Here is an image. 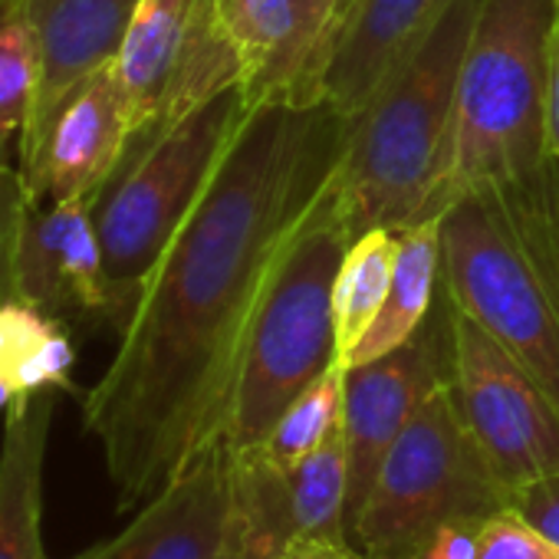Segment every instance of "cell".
<instances>
[{
	"instance_id": "1",
	"label": "cell",
	"mask_w": 559,
	"mask_h": 559,
	"mask_svg": "<svg viewBox=\"0 0 559 559\" xmlns=\"http://www.w3.org/2000/svg\"><path fill=\"white\" fill-rule=\"evenodd\" d=\"M346 135L349 119L326 103L247 109L145 273L116 356L83 399V428L103 448L119 513L224 441L250 323Z\"/></svg>"
},
{
	"instance_id": "2",
	"label": "cell",
	"mask_w": 559,
	"mask_h": 559,
	"mask_svg": "<svg viewBox=\"0 0 559 559\" xmlns=\"http://www.w3.org/2000/svg\"><path fill=\"white\" fill-rule=\"evenodd\" d=\"M441 290L559 412V162L490 178L441 214Z\"/></svg>"
},
{
	"instance_id": "3",
	"label": "cell",
	"mask_w": 559,
	"mask_h": 559,
	"mask_svg": "<svg viewBox=\"0 0 559 559\" xmlns=\"http://www.w3.org/2000/svg\"><path fill=\"white\" fill-rule=\"evenodd\" d=\"M484 0H448L369 106L349 119L336 168L353 237L421 221L451 145L461 67Z\"/></svg>"
},
{
	"instance_id": "4",
	"label": "cell",
	"mask_w": 559,
	"mask_h": 559,
	"mask_svg": "<svg viewBox=\"0 0 559 559\" xmlns=\"http://www.w3.org/2000/svg\"><path fill=\"white\" fill-rule=\"evenodd\" d=\"M349 243L353 234L333 171L280 253L250 323L224 425L230 451L263 444L287 405L340 362L333 290Z\"/></svg>"
},
{
	"instance_id": "5",
	"label": "cell",
	"mask_w": 559,
	"mask_h": 559,
	"mask_svg": "<svg viewBox=\"0 0 559 559\" xmlns=\"http://www.w3.org/2000/svg\"><path fill=\"white\" fill-rule=\"evenodd\" d=\"M556 0H484L461 67L441 178L421 217L474 185L546 162V90Z\"/></svg>"
},
{
	"instance_id": "6",
	"label": "cell",
	"mask_w": 559,
	"mask_h": 559,
	"mask_svg": "<svg viewBox=\"0 0 559 559\" xmlns=\"http://www.w3.org/2000/svg\"><path fill=\"white\" fill-rule=\"evenodd\" d=\"M503 507L507 493L480 457L448 379L382 457L349 543L369 559H425L441 526H480Z\"/></svg>"
},
{
	"instance_id": "7",
	"label": "cell",
	"mask_w": 559,
	"mask_h": 559,
	"mask_svg": "<svg viewBox=\"0 0 559 559\" xmlns=\"http://www.w3.org/2000/svg\"><path fill=\"white\" fill-rule=\"evenodd\" d=\"M247 109L243 86L211 96L148 142L135 145L103 188L93 217L109 284L119 300V326L129 317L145 273L204 191Z\"/></svg>"
},
{
	"instance_id": "8",
	"label": "cell",
	"mask_w": 559,
	"mask_h": 559,
	"mask_svg": "<svg viewBox=\"0 0 559 559\" xmlns=\"http://www.w3.org/2000/svg\"><path fill=\"white\" fill-rule=\"evenodd\" d=\"M451 389L461 418L503 493L546 474H559L556 405L539 382L454 304Z\"/></svg>"
},
{
	"instance_id": "9",
	"label": "cell",
	"mask_w": 559,
	"mask_h": 559,
	"mask_svg": "<svg viewBox=\"0 0 559 559\" xmlns=\"http://www.w3.org/2000/svg\"><path fill=\"white\" fill-rule=\"evenodd\" d=\"M230 507L237 559H284L310 543L346 546L349 457L343 428L297 464H276L260 444L230 451Z\"/></svg>"
},
{
	"instance_id": "10",
	"label": "cell",
	"mask_w": 559,
	"mask_h": 559,
	"mask_svg": "<svg viewBox=\"0 0 559 559\" xmlns=\"http://www.w3.org/2000/svg\"><path fill=\"white\" fill-rule=\"evenodd\" d=\"M451 379V304L438 290L421 330L399 349L346 369L343 441L349 457V526L366 500L382 457L399 441L418 405Z\"/></svg>"
},
{
	"instance_id": "11",
	"label": "cell",
	"mask_w": 559,
	"mask_h": 559,
	"mask_svg": "<svg viewBox=\"0 0 559 559\" xmlns=\"http://www.w3.org/2000/svg\"><path fill=\"white\" fill-rule=\"evenodd\" d=\"M340 0H224L247 106H313L333 53Z\"/></svg>"
},
{
	"instance_id": "12",
	"label": "cell",
	"mask_w": 559,
	"mask_h": 559,
	"mask_svg": "<svg viewBox=\"0 0 559 559\" xmlns=\"http://www.w3.org/2000/svg\"><path fill=\"white\" fill-rule=\"evenodd\" d=\"M139 4L142 0H27L40 53V83L17 142V168L34 201H40L44 148L60 109L93 73L119 60Z\"/></svg>"
},
{
	"instance_id": "13",
	"label": "cell",
	"mask_w": 559,
	"mask_h": 559,
	"mask_svg": "<svg viewBox=\"0 0 559 559\" xmlns=\"http://www.w3.org/2000/svg\"><path fill=\"white\" fill-rule=\"evenodd\" d=\"M70 559H237L227 444L204 448L116 536Z\"/></svg>"
},
{
	"instance_id": "14",
	"label": "cell",
	"mask_w": 559,
	"mask_h": 559,
	"mask_svg": "<svg viewBox=\"0 0 559 559\" xmlns=\"http://www.w3.org/2000/svg\"><path fill=\"white\" fill-rule=\"evenodd\" d=\"M93 201H34L21 253L17 300L60 320H93L119 326V300L109 284Z\"/></svg>"
},
{
	"instance_id": "15",
	"label": "cell",
	"mask_w": 559,
	"mask_h": 559,
	"mask_svg": "<svg viewBox=\"0 0 559 559\" xmlns=\"http://www.w3.org/2000/svg\"><path fill=\"white\" fill-rule=\"evenodd\" d=\"M132 139V112L116 60L60 109L40 165V201H99Z\"/></svg>"
},
{
	"instance_id": "16",
	"label": "cell",
	"mask_w": 559,
	"mask_h": 559,
	"mask_svg": "<svg viewBox=\"0 0 559 559\" xmlns=\"http://www.w3.org/2000/svg\"><path fill=\"white\" fill-rule=\"evenodd\" d=\"M444 4L448 0H353L323 73L320 99L346 119L359 116Z\"/></svg>"
},
{
	"instance_id": "17",
	"label": "cell",
	"mask_w": 559,
	"mask_h": 559,
	"mask_svg": "<svg viewBox=\"0 0 559 559\" xmlns=\"http://www.w3.org/2000/svg\"><path fill=\"white\" fill-rule=\"evenodd\" d=\"M53 392L4 408L0 438V559H50L44 546V467L53 425Z\"/></svg>"
},
{
	"instance_id": "18",
	"label": "cell",
	"mask_w": 559,
	"mask_h": 559,
	"mask_svg": "<svg viewBox=\"0 0 559 559\" xmlns=\"http://www.w3.org/2000/svg\"><path fill=\"white\" fill-rule=\"evenodd\" d=\"M201 4L204 0H142L139 4L116 60L132 112V139L155 122Z\"/></svg>"
},
{
	"instance_id": "19",
	"label": "cell",
	"mask_w": 559,
	"mask_h": 559,
	"mask_svg": "<svg viewBox=\"0 0 559 559\" xmlns=\"http://www.w3.org/2000/svg\"><path fill=\"white\" fill-rule=\"evenodd\" d=\"M438 290H441V214H431L399 227V257H395L385 307L359 340L346 369L359 362H372L405 346L435 310Z\"/></svg>"
},
{
	"instance_id": "20",
	"label": "cell",
	"mask_w": 559,
	"mask_h": 559,
	"mask_svg": "<svg viewBox=\"0 0 559 559\" xmlns=\"http://www.w3.org/2000/svg\"><path fill=\"white\" fill-rule=\"evenodd\" d=\"M76 349L60 320L24 300L0 307V412L50 389H70Z\"/></svg>"
},
{
	"instance_id": "21",
	"label": "cell",
	"mask_w": 559,
	"mask_h": 559,
	"mask_svg": "<svg viewBox=\"0 0 559 559\" xmlns=\"http://www.w3.org/2000/svg\"><path fill=\"white\" fill-rule=\"evenodd\" d=\"M399 257V230L395 227H372L343 253L336 290H333V320H336V353L346 366L356 353L366 330L376 323L379 310L385 307L392 270Z\"/></svg>"
},
{
	"instance_id": "22",
	"label": "cell",
	"mask_w": 559,
	"mask_h": 559,
	"mask_svg": "<svg viewBox=\"0 0 559 559\" xmlns=\"http://www.w3.org/2000/svg\"><path fill=\"white\" fill-rule=\"evenodd\" d=\"M40 53L27 0H0V162H11L31 119Z\"/></svg>"
},
{
	"instance_id": "23",
	"label": "cell",
	"mask_w": 559,
	"mask_h": 559,
	"mask_svg": "<svg viewBox=\"0 0 559 559\" xmlns=\"http://www.w3.org/2000/svg\"><path fill=\"white\" fill-rule=\"evenodd\" d=\"M346 405V366L333 362L313 385H307L287 412L276 418L270 435L263 438V451L276 464H297L320 451L343 428Z\"/></svg>"
},
{
	"instance_id": "24",
	"label": "cell",
	"mask_w": 559,
	"mask_h": 559,
	"mask_svg": "<svg viewBox=\"0 0 559 559\" xmlns=\"http://www.w3.org/2000/svg\"><path fill=\"white\" fill-rule=\"evenodd\" d=\"M34 194L24 171L11 162H0V307L17 300V253Z\"/></svg>"
},
{
	"instance_id": "25",
	"label": "cell",
	"mask_w": 559,
	"mask_h": 559,
	"mask_svg": "<svg viewBox=\"0 0 559 559\" xmlns=\"http://www.w3.org/2000/svg\"><path fill=\"white\" fill-rule=\"evenodd\" d=\"M477 559H559V546L533 530L520 513L503 507L480 523Z\"/></svg>"
},
{
	"instance_id": "26",
	"label": "cell",
	"mask_w": 559,
	"mask_h": 559,
	"mask_svg": "<svg viewBox=\"0 0 559 559\" xmlns=\"http://www.w3.org/2000/svg\"><path fill=\"white\" fill-rule=\"evenodd\" d=\"M507 507L559 546V474H546L510 490Z\"/></svg>"
},
{
	"instance_id": "27",
	"label": "cell",
	"mask_w": 559,
	"mask_h": 559,
	"mask_svg": "<svg viewBox=\"0 0 559 559\" xmlns=\"http://www.w3.org/2000/svg\"><path fill=\"white\" fill-rule=\"evenodd\" d=\"M477 530L474 523L441 526L425 549V559H477Z\"/></svg>"
},
{
	"instance_id": "28",
	"label": "cell",
	"mask_w": 559,
	"mask_h": 559,
	"mask_svg": "<svg viewBox=\"0 0 559 559\" xmlns=\"http://www.w3.org/2000/svg\"><path fill=\"white\" fill-rule=\"evenodd\" d=\"M546 155L559 162V0H556L552 47H549V90H546Z\"/></svg>"
},
{
	"instance_id": "29",
	"label": "cell",
	"mask_w": 559,
	"mask_h": 559,
	"mask_svg": "<svg viewBox=\"0 0 559 559\" xmlns=\"http://www.w3.org/2000/svg\"><path fill=\"white\" fill-rule=\"evenodd\" d=\"M284 559H369L362 556L356 546H333V543H310V546H297L290 549Z\"/></svg>"
},
{
	"instance_id": "30",
	"label": "cell",
	"mask_w": 559,
	"mask_h": 559,
	"mask_svg": "<svg viewBox=\"0 0 559 559\" xmlns=\"http://www.w3.org/2000/svg\"><path fill=\"white\" fill-rule=\"evenodd\" d=\"M349 4H353V0H340V14H336V37H340V27H343V17H346ZM336 37H333V47H336Z\"/></svg>"
}]
</instances>
